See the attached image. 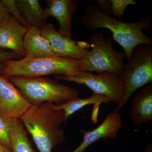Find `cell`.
I'll return each instance as SVG.
<instances>
[{"label":"cell","mask_w":152,"mask_h":152,"mask_svg":"<svg viewBox=\"0 0 152 152\" xmlns=\"http://www.w3.org/2000/svg\"><path fill=\"white\" fill-rule=\"evenodd\" d=\"M119 77L125 87L121 109L137 90L152 83V44L136 46Z\"/></svg>","instance_id":"8992f818"},{"label":"cell","mask_w":152,"mask_h":152,"mask_svg":"<svg viewBox=\"0 0 152 152\" xmlns=\"http://www.w3.org/2000/svg\"><path fill=\"white\" fill-rule=\"evenodd\" d=\"M84 26L88 31L105 28L110 31L114 40L124 50L128 61L136 46L141 44H152V39L144 33L152 28L151 15H143L138 21L125 23L101 11L99 7L90 4L86 9L82 18Z\"/></svg>","instance_id":"6da1fadb"},{"label":"cell","mask_w":152,"mask_h":152,"mask_svg":"<svg viewBox=\"0 0 152 152\" xmlns=\"http://www.w3.org/2000/svg\"><path fill=\"white\" fill-rule=\"evenodd\" d=\"M122 125L121 115L118 112L114 111L109 113L103 122L95 129L90 131L81 130L83 135V141L75 149L68 152H84L91 144L101 139L104 140L116 139Z\"/></svg>","instance_id":"30bf717a"},{"label":"cell","mask_w":152,"mask_h":152,"mask_svg":"<svg viewBox=\"0 0 152 152\" xmlns=\"http://www.w3.org/2000/svg\"><path fill=\"white\" fill-rule=\"evenodd\" d=\"M13 120L0 115V144L11 150L10 134Z\"/></svg>","instance_id":"ac0fdd59"},{"label":"cell","mask_w":152,"mask_h":152,"mask_svg":"<svg viewBox=\"0 0 152 152\" xmlns=\"http://www.w3.org/2000/svg\"><path fill=\"white\" fill-rule=\"evenodd\" d=\"M22 15L29 27L34 26L42 29L47 24L48 18L45 15L38 0H16Z\"/></svg>","instance_id":"9a60e30c"},{"label":"cell","mask_w":152,"mask_h":152,"mask_svg":"<svg viewBox=\"0 0 152 152\" xmlns=\"http://www.w3.org/2000/svg\"><path fill=\"white\" fill-rule=\"evenodd\" d=\"M23 58L12 51L0 49V71L4 67L6 61L10 60H18Z\"/></svg>","instance_id":"44dd1931"},{"label":"cell","mask_w":152,"mask_h":152,"mask_svg":"<svg viewBox=\"0 0 152 152\" xmlns=\"http://www.w3.org/2000/svg\"><path fill=\"white\" fill-rule=\"evenodd\" d=\"M0 152H12L11 150L0 144Z\"/></svg>","instance_id":"cb8c5ba5"},{"label":"cell","mask_w":152,"mask_h":152,"mask_svg":"<svg viewBox=\"0 0 152 152\" xmlns=\"http://www.w3.org/2000/svg\"><path fill=\"white\" fill-rule=\"evenodd\" d=\"M31 105L8 78L0 75V115L19 119Z\"/></svg>","instance_id":"9c48e42d"},{"label":"cell","mask_w":152,"mask_h":152,"mask_svg":"<svg viewBox=\"0 0 152 152\" xmlns=\"http://www.w3.org/2000/svg\"><path fill=\"white\" fill-rule=\"evenodd\" d=\"M8 78L31 104L50 102L60 105L79 96L75 89L60 83L56 80L21 76Z\"/></svg>","instance_id":"277c9868"},{"label":"cell","mask_w":152,"mask_h":152,"mask_svg":"<svg viewBox=\"0 0 152 152\" xmlns=\"http://www.w3.org/2000/svg\"><path fill=\"white\" fill-rule=\"evenodd\" d=\"M56 80L74 82L86 86L94 94L105 96L117 105L115 111L119 112L124 100L125 87L119 76L111 73L103 72L96 75L91 72H81L74 77L58 75Z\"/></svg>","instance_id":"52a82bcc"},{"label":"cell","mask_w":152,"mask_h":152,"mask_svg":"<svg viewBox=\"0 0 152 152\" xmlns=\"http://www.w3.org/2000/svg\"><path fill=\"white\" fill-rule=\"evenodd\" d=\"M111 4L113 15L118 17L121 20L124 15L125 11L127 7L130 5H137V2L133 0H110Z\"/></svg>","instance_id":"ffe728a7"},{"label":"cell","mask_w":152,"mask_h":152,"mask_svg":"<svg viewBox=\"0 0 152 152\" xmlns=\"http://www.w3.org/2000/svg\"><path fill=\"white\" fill-rule=\"evenodd\" d=\"M90 41L92 49L80 60L81 72H107L119 76L124 68L126 55L114 49L112 37L95 33L91 35Z\"/></svg>","instance_id":"5b68a950"},{"label":"cell","mask_w":152,"mask_h":152,"mask_svg":"<svg viewBox=\"0 0 152 152\" xmlns=\"http://www.w3.org/2000/svg\"><path fill=\"white\" fill-rule=\"evenodd\" d=\"M8 10L9 13L17 21L28 28V23L22 15L17 4L16 0H1Z\"/></svg>","instance_id":"d6986e66"},{"label":"cell","mask_w":152,"mask_h":152,"mask_svg":"<svg viewBox=\"0 0 152 152\" xmlns=\"http://www.w3.org/2000/svg\"><path fill=\"white\" fill-rule=\"evenodd\" d=\"M12 152H34L24 126L19 119H13L10 134Z\"/></svg>","instance_id":"2e32d148"},{"label":"cell","mask_w":152,"mask_h":152,"mask_svg":"<svg viewBox=\"0 0 152 152\" xmlns=\"http://www.w3.org/2000/svg\"><path fill=\"white\" fill-rule=\"evenodd\" d=\"M96 2L99 6V8L103 13L110 16L113 15L111 4L110 0H96Z\"/></svg>","instance_id":"7402d4cb"},{"label":"cell","mask_w":152,"mask_h":152,"mask_svg":"<svg viewBox=\"0 0 152 152\" xmlns=\"http://www.w3.org/2000/svg\"><path fill=\"white\" fill-rule=\"evenodd\" d=\"M133 124L137 127L152 121V83L144 86L133 97L129 111Z\"/></svg>","instance_id":"7c38bea8"},{"label":"cell","mask_w":152,"mask_h":152,"mask_svg":"<svg viewBox=\"0 0 152 152\" xmlns=\"http://www.w3.org/2000/svg\"><path fill=\"white\" fill-rule=\"evenodd\" d=\"M111 101L105 96L94 94L89 98L86 99L76 98L67 102L60 105L54 104L56 109L61 110L64 113L66 122L71 115L81 110L85 106L93 104L100 105L102 103H108Z\"/></svg>","instance_id":"e0dca14e"},{"label":"cell","mask_w":152,"mask_h":152,"mask_svg":"<svg viewBox=\"0 0 152 152\" xmlns=\"http://www.w3.org/2000/svg\"><path fill=\"white\" fill-rule=\"evenodd\" d=\"M9 14H10L8 10L1 1H0V21Z\"/></svg>","instance_id":"603a6c76"},{"label":"cell","mask_w":152,"mask_h":152,"mask_svg":"<svg viewBox=\"0 0 152 152\" xmlns=\"http://www.w3.org/2000/svg\"><path fill=\"white\" fill-rule=\"evenodd\" d=\"M80 65V60L70 58L25 57L20 59L6 61L0 72L7 78L15 76L41 77L50 75L74 77L81 72Z\"/></svg>","instance_id":"3957f363"},{"label":"cell","mask_w":152,"mask_h":152,"mask_svg":"<svg viewBox=\"0 0 152 152\" xmlns=\"http://www.w3.org/2000/svg\"><path fill=\"white\" fill-rule=\"evenodd\" d=\"M152 142L147 145L145 152H152Z\"/></svg>","instance_id":"d4e9b609"},{"label":"cell","mask_w":152,"mask_h":152,"mask_svg":"<svg viewBox=\"0 0 152 152\" xmlns=\"http://www.w3.org/2000/svg\"><path fill=\"white\" fill-rule=\"evenodd\" d=\"M41 34L48 41L57 56L81 60L91 47L88 42L74 40L63 35L51 23H47L41 29Z\"/></svg>","instance_id":"ba28073f"},{"label":"cell","mask_w":152,"mask_h":152,"mask_svg":"<svg viewBox=\"0 0 152 152\" xmlns=\"http://www.w3.org/2000/svg\"><path fill=\"white\" fill-rule=\"evenodd\" d=\"M48 7L45 9L47 18L53 17L59 24L58 31L68 38H71L72 18L77 10V1L75 0H47Z\"/></svg>","instance_id":"4fadbf2b"},{"label":"cell","mask_w":152,"mask_h":152,"mask_svg":"<svg viewBox=\"0 0 152 152\" xmlns=\"http://www.w3.org/2000/svg\"><path fill=\"white\" fill-rule=\"evenodd\" d=\"M28 28L17 21L10 15L0 21V49L12 51L23 57L26 56L23 40Z\"/></svg>","instance_id":"8fae6325"},{"label":"cell","mask_w":152,"mask_h":152,"mask_svg":"<svg viewBox=\"0 0 152 152\" xmlns=\"http://www.w3.org/2000/svg\"><path fill=\"white\" fill-rule=\"evenodd\" d=\"M19 120L31 134L39 152H52L65 142L62 127L66 122L64 113L55 108L53 103L31 104Z\"/></svg>","instance_id":"7a4b0ae2"},{"label":"cell","mask_w":152,"mask_h":152,"mask_svg":"<svg viewBox=\"0 0 152 152\" xmlns=\"http://www.w3.org/2000/svg\"><path fill=\"white\" fill-rule=\"evenodd\" d=\"M26 56L30 58L56 57L48 41L41 34V29L34 26L28 28L23 40Z\"/></svg>","instance_id":"5bb4252c"}]
</instances>
